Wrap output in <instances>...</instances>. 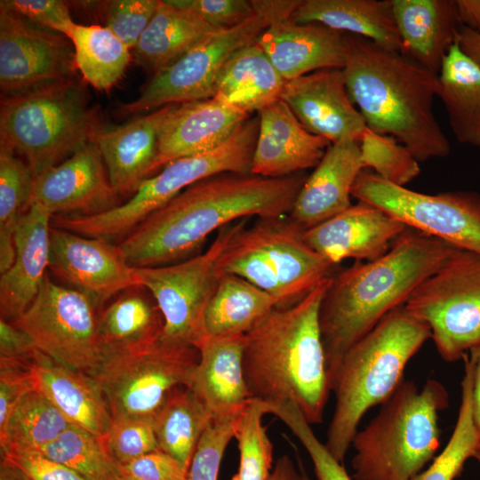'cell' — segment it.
<instances>
[{
	"label": "cell",
	"mask_w": 480,
	"mask_h": 480,
	"mask_svg": "<svg viewBox=\"0 0 480 480\" xmlns=\"http://www.w3.org/2000/svg\"><path fill=\"white\" fill-rule=\"evenodd\" d=\"M308 176L222 172L184 189L146 217L119 244L133 268L184 260L221 228L250 217L289 215Z\"/></svg>",
	"instance_id": "cell-1"
},
{
	"label": "cell",
	"mask_w": 480,
	"mask_h": 480,
	"mask_svg": "<svg viewBox=\"0 0 480 480\" xmlns=\"http://www.w3.org/2000/svg\"><path fill=\"white\" fill-rule=\"evenodd\" d=\"M457 249L407 228L381 257L356 261L332 275L319 310L331 389L347 350L388 313L403 307L413 290Z\"/></svg>",
	"instance_id": "cell-2"
},
{
	"label": "cell",
	"mask_w": 480,
	"mask_h": 480,
	"mask_svg": "<svg viewBox=\"0 0 480 480\" xmlns=\"http://www.w3.org/2000/svg\"><path fill=\"white\" fill-rule=\"evenodd\" d=\"M332 276L297 303L275 308L244 337L251 397L267 404L292 402L311 425L323 421L332 391L319 324Z\"/></svg>",
	"instance_id": "cell-3"
},
{
	"label": "cell",
	"mask_w": 480,
	"mask_h": 480,
	"mask_svg": "<svg viewBox=\"0 0 480 480\" xmlns=\"http://www.w3.org/2000/svg\"><path fill=\"white\" fill-rule=\"evenodd\" d=\"M348 94L372 132L394 137L418 162L449 155L433 111L438 76L399 52L345 34Z\"/></svg>",
	"instance_id": "cell-4"
},
{
	"label": "cell",
	"mask_w": 480,
	"mask_h": 480,
	"mask_svg": "<svg viewBox=\"0 0 480 480\" xmlns=\"http://www.w3.org/2000/svg\"><path fill=\"white\" fill-rule=\"evenodd\" d=\"M429 338V327L403 306L344 354L332 384L335 407L324 444L339 462L343 464L364 415L392 396L404 380L408 362Z\"/></svg>",
	"instance_id": "cell-5"
},
{
	"label": "cell",
	"mask_w": 480,
	"mask_h": 480,
	"mask_svg": "<svg viewBox=\"0 0 480 480\" xmlns=\"http://www.w3.org/2000/svg\"><path fill=\"white\" fill-rule=\"evenodd\" d=\"M448 404V392L438 380L428 379L419 388L404 380L353 438L352 479L413 478L436 457L442 435L438 414Z\"/></svg>",
	"instance_id": "cell-6"
},
{
	"label": "cell",
	"mask_w": 480,
	"mask_h": 480,
	"mask_svg": "<svg viewBox=\"0 0 480 480\" xmlns=\"http://www.w3.org/2000/svg\"><path fill=\"white\" fill-rule=\"evenodd\" d=\"M97 130L75 77L2 95L0 144L22 155L35 177L92 141Z\"/></svg>",
	"instance_id": "cell-7"
},
{
	"label": "cell",
	"mask_w": 480,
	"mask_h": 480,
	"mask_svg": "<svg viewBox=\"0 0 480 480\" xmlns=\"http://www.w3.org/2000/svg\"><path fill=\"white\" fill-rule=\"evenodd\" d=\"M244 225L218 260L220 276L243 277L273 296L277 307L297 303L332 276L334 265L305 240L289 215Z\"/></svg>",
	"instance_id": "cell-8"
},
{
	"label": "cell",
	"mask_w": 480,
	"mask_h": 480,
	"mask_svg": "<svg viewBox=\"0 0 480 480\" xmlns=\"http://www.w3.org/2000/svg\"><path fill=\"white\" fill-rule=\"evenodd\" d=\"M258 132V116L249 117L217 148L174 160L144 180L124 204L91 216H53L52 225L108 240L129 234L149 214L204 179L222 172L251 173Z\"/></svg>",
	"instance_id": "cell-9"
},
{
	"label": "cell",
	"mask_w": 480,
	"mask_h": 480,
	"mask_svg": "<svg viewBox=\"0 0 480 480\" xmlns=\"http://www.w3.org/2000/svg\"><path fill=\"white\" fill-rule=\"evenodd\" d=\"M199 353L193 346L163 339L105 350L89 375L106 400L112 420L154 416L178 388L189 387Z\"/></svg>",
	"instance_id": "cell-10"
},
{
	"label": "cell",
	"mask_w": 480,
	"mask_h": 480,
	"mask_svg": "<svg viewBox=\"0 0 480 480\" xmlns=\"http://www.w3.org/2000/svg\"><path fill=\"white\" fill-rule=\"evenodd\" d=\"M404 308L429 327L444 360L463 358L480 345V254L457 249L413 290Z\"/></svg>",
	"instance_id": "cell-11"
},
{
	"label": "cell",
	"mask_w": 480,
	"mask_h": 480,
	"mask_svg": "<svg viewBox=\"0 0 480 480\" xmlns=\"http://www.w3.org/2000/svg\"><path fill=\"white\" fill-rule=\"evenodd\" d=\"M248 220L221 228L203 253L168 265L136 268L140 286L152 295L162 314L163 339L196 348L207 336L204 316L220 277L218 260Z\"/></svg>",
	"instance_id": "cell-12"
},
{
	"label": "cell",
	"mask_w": 480,
	"mask_h": 480,
	"mask_svg": "<svg viewBox=\"0 0 480 480\" xmlns=\"http://www.w3.org/2000/svg\"><path fill=\"white\" fill-rule=\"evenodd\" d=\"M352 196L380 208L406 227L480 254V194L451 191L423 194L389 183L363 169Z\"/></svg>",
	"instance_id": "cell-13"
},
{
	"label": "cell",
	"mask_w": 480,
	"mask_h": 480,
	"mask_svg": "<svg viewBox=\"0 0 480 480\" xmlns=\"http://www.w3.org/2000/svg\"><path fill=\"white\" fill-rule=\"evenodd\" d=\"M95 308L87 295L53 282L47 274L34 301L12 323L41 353L90 375L103 356Z\"/></svg>",
	"instance_id": "cell-14"
},
{
	"label": "cell",
	"mask_w": 480,
	"mask_h": 480,
	"mask_svg": "<svg viewBox=\"0 0 480 480\" xmlns=\"http://www.w3.org/2000/svg\"><path fill=\"white\" fill-rule=\"evenodd\" d=\"M257 13L242 24L216 31L167 67L154 73L140 96L119 108L124 116L170 104L212 98L217 79L227 61L239 50L257 41L268 27Z\"/></svg>",
	"instance_id": "cell-15"
},
{
	"label": "cell",
	"mask_w": 480,
	"mask_h": 480,
	"mask_svg": "<svg viewBox=\"0 0 480 480\" xmlns=\"http://www.w3.org/2000/svg\"><path fill=\"white\" fill-rule=\"evenodd\" d=\"M74 48L64 35L0 4V88L4 95L74 78Z\"/></svg>",
	"instance_id": "cell-16"
},
{
	"label": "cell",
	"mask_w": 480,
	"mask_h": 480,
	"mask_svg": "<svg viewBox=\"0 0 480 480\" xmlns=\"http://www.w3.org/2000/svg\"><path fill=\"white\" fill-rule=\"evenodd\" d=\"M49 269L70 288L97 306L132 287L140 286L136 268L109 240L84 236L52 225Z\"/></svg>",
	"instance_id": "cell-17"
},
{
	"label": "cell",
	"mask_w": 480,
	"mask_h": 480,
	"mask_svg": "<svg viewBox=\"0 0 480 480\" xmlns=\"http://www.w3.org/2000/svg\"><path fill=\"white\" fill-rule=\"evenodd\" d=\"M118 196L100 150L90 141L35 177L30 204L42 205L53 216H91L119 205Z\"/></svg>",
	"instance_id": "cell-18"
},
{
	"label": "cell",
	"mask_w": 480,
	"mask_h": 480,
	"mask_svg": "<svg viewBox=\"0 0 480 480\" xmlns=\"http://www.w3.org/2000/svg\"><path fill=\"white\" fill-rule=\"evenodd\" d=\"M283 100L302 125L331 143L359 142L367 130L353 103L342 68H324L286 81Z\"/></svg>",
	"instance_id": "cell-19"
},
{
	"label": "cell",
	"mask_w": 480,
	"mask_h": 480,
	"mask_svg": "<svg viewBox=\"0 0 480 480\" xmlns=\"http://www.w3.org/2000/svg\"><path fill=\"white\" fill-rule=\"evenodd\" d=\"M408 227L380 208L358 201L305 230L307 243L332 265L345 259L374 260L388 252Z\"/></svg>",
	"instance_id": "cell-20"
},
{
	"label": "cell",
	"mask_w": 480,
	"mask_h": 480,
	"mask_svg": "<svg viewBox=\"0 0 480 480\" xmlns=\"http://www.w3.org/2000/svg\"><path fill=\"white\" fill-rule=\"evenodd\" d=\"M259 132L251 172L284 178L315 168L332 144L308 132L281 99L258 112Z\"/></svg>",
	"instance_id": "cell-21"
},
{
	"label": "cell",
	"mask_w": 480,
	"mask_h": 480,
	"mask_svg": "<svg viewBox=\"0 0 480 480\" xmlns=\"http://www.w3.org/2000/svg\"><path fill=\"white\" fill-rule=\"evenodd\" d=\"M249 117L215 98L173 104L160 130L152 175L174 160L217 148Z\"/></svg>",
	"instance_id": "cell-22"
},
{
	"label": "cell",
	"mask_w": 480,
	"mask_h": 480,
	"mask_svg": "<svg viewBox=\"0 0 480 480\" xmlns=\"http://www.w3.org/2000/svg\"><path fill=\"white\" fill-rule=\"evenodd\" d=\"M53 215L44 207L30 204L15 234V257L0 277L1 318L17 320L36 299L47 275Z\"/></svg>",
	"instance_id": "cell-23"
},
{
	"label": "cell",
	"mask_w": 480,
	"mask_h": 480,
	"mask_svg": "<svg viewBox=\"0 0 480 480\" xmlns=\"http://www.w3.org/2000/svg\"><path fill=\"white\" fill-rule=\"evenodd\" d=\"M257 43L285 81L345 64V33L319 23L274 22Z\"/></svg>",
	"instance_id": "cell-24"
},
{
	"label": "cell",
	"mask_w": 480,
	"mask_h": 480,
	"mask_svg": "<svg viewBox=\"0 0 480 480\" xmlns=\"http://www.w3.org/2000/svg\"><path fill=\"white\" fill-rule=\"evenodd\" d=\"M364 169L359 143H332L300 190L289 216L305 230L342 212L351 205V191Z\"/></svg>",
	"instance_id": "cell-25"
},
{
	"label": "cell",
	"mask_w": 480,
	"mask_h": 480,
	"mask_svg": "<svg viewBox=\"0 0 480 480\" xmlns=\"http://www.w3.org/2000/svg\"><path fill=\"white\" fill-rule=\"evenodd\" d=\"M173 104L110 130H97V146L111 185L120 195L134 194L152 176L160 130Z\"/></svg>",
	"instance_id": "cell-26"
},
{
	"label": "cell",
	"mask_w": 480,
	"mask_h": 480,
	"mask_svg": "<svg viewBox=\"0 0 480 480\" xmlns=\"http://www.w3.org/2000/svg\"><path fill=\"white\" fill-rule=\"evenodd\" d=\"M244 337L206 336L196 347L199 358L189 387L212 419L236 418L252 399L243 366Z\"/></svg>",
	"instance_id": "cell-27"
},
{
	"label": "cell",
	"mask_w": 480,
	"mask_h": 480,
	"mask_svg": "<svg viewBox=\"0 0 480 480\" xmlns=\"http://www.w3.org/2000/svg\"><path fill=\"white\" fill-rule=\"evenodd\" d=\"M30 374L34 390L51 402L74 426L103 437L112 418L97 383L36 350Z\"/></svg>",
	"instance_id": "cell-28"
},
{
	"label": "cell",
	"mask_w": 480,
	"mask_h": 480,
	"mask_svg": "<svg viewBox=\"0 0 480 480\" xmlns=\"http://www.w3.org/2000/svg\"><path fill=\"white\" fill-rule=\"evenodd\" d=\"M400 53L438 75L461 27L455 0H392Z\"/></svg>",
	"instance_id": "cell-29"
},
{
	"label": "cell",
	"mask_w": 480,
	"mask_h": 480,
	"mask_svg": "<svg viewBox=\"0 0 480 480\" xmlns=\"http://www.w3.org/2000/svg\"><path fill=\"white\" fill-rule=\"evenodd\" d=\"M297 23H319L399 52L392 0H300L292 13Z\"/></svg>",
	"instance_id": "cell-30"
},
{
	"label": "cell",
	"mask_w": 480,
	"mask_h": 480,
	"mask_svg": "<svg viewBox=\"0 0 480 480\" xmlns=\"http://www.w3.org/2000/svg\"><path fill=\"white\" fill-rule=\"evenodd\" d=\"M285 83L256 41L227 61L212 98L252 115L280 99Z\"/></svg>",
	"instance_id": "cell-31"
},
{
	"label": "cell",
	"mask_w": 480,
	"mask_h": 480,
	"mask_svg": "<svg viewBox=\"0 0 480 480\" xmlns=\"http://www.w3.org/2000/svg\"><path fill=\"white\" fill-rule=\"evenodd\" d=\"M222 30L192 12L160 0L149 24L134 48L136 61L156 73L174 62L209 35Z\"/></svg>",
	"instance_id": "cell-32"
},
{
	"label": "cell",
	"mask_w": 480,
	"mask_h": 480,
	"mask_svg": "<svg viewBox=\"0 0 480 480\" xmlns=\"http://www.w3.org/2000/svg\"><path fill=\"white\" fill-rule=\"evenodd\" d=\"M437 76V96L443 101L456 140L480 147V67L455 42Z\"/></svg>",
	"instance_id": "cell-33"
},
{
	"label": "cell",
	"mask_w": 480,
	"mask_h": 480,
	"mask_svg": "<svg viewBox=\"0 0 480 480\" xmlns=\"http://www.w3.org/2000/svg\"><path fill=\"white\" fill-rule=\"evenodd\" d=\"M276 307L273 296L243 277L221 275L205 312L206 335H245Z\"/></svg>",
	"instance_id": "cell-34"
},
{
	"label": "cell",
	"mask_w": 480,
	"mask_h": 480,
	"mask_svg": "<svg viewBox=\"0 0 480 480\" xmlns=\"http://www.w3.org/2000/svg\"><path fill=\"white\" fill-rule=\"evenodd\" d=\"M142 286L121 293L98 318L103 351L132 348L160 337L164 319L154 298Z\"/></svg>",
	"instance_id": "cell-35"
},
{
	"label": "cell",
	"mask_w": 480,
	"mask_h": 480,
	"mask_svg": "<svg viewBox=\"0 0 480 480\" xmlns=\"http://www.w3.org/2000/svg\"><path fill=\"white\" fill-rule=\"evenodd\" d=\"M153 417L159 450L188 469L196 447L212 420L204 403L191 387H182Z\"/></svg>",
	"instance_id": "cell-36"
},
{
	"label": "cell",
	"mask_w": 480,
	"mask_h": 480,
	"mask_svg": "<svg viewBox=\"0 0 480 480\" xmlns=\"http://www.w3.org/2000/svg\"><path fill=\"white\" fill-rule=\"evenodd\" d=\"M68 38L74 48L76 68L85 82L106 91L121 79L130 61V48L109 28L76 23Z\"/></svg>",
	"instance_id": "cell-37"
},
{
	"label": "cell",
	"mask_w": 480,
	"mask_h": 480,
	"mask_svg": "<svg viewBox=\"0 0 480 480\" xmlns=\"http://www.w3.org/2000/svg\"><path fill=\"white\" fill-rule=\"evenodd\" d=\"M72 424L43 395L31 390L0 430L1 454L38 452Z\"/></svg>",
	"instance_id": "cell-38"
},
{
	"label": "cell",
	"mask_w": 480,
	"mask_h": 480,
	"mask_svg": "<svg viewBox=\"0 0 480 480\" xmlns=\"http://www.w3.org/2000/svg\"><path fill=\"white\" fill-rule=\"evenodd\" d=\"M35 175L15 152L0 144V273L15 257V234L30 204Z\"/></svg>",
	"instance_id": "cell-39"
},
{
	"label": "cell",
	"mask_w": 480,
	"mask_h": 480,
	"mask_svg": "<svg viewBox=\"0 0 480 480\" xmlns=\"http://www.w3.org/2000/svg\"><path fill=\"white\" fill-rule=\"evenodd\" d=\"M465 373L461 381V400L452 436L428 468L411 480H455L466 461L480 451V436L473 418L472 390L475 362L470 354L464 356Z\"/></svg>",
	"instance_id": "cell-40"
},
{
	"label": "cell",
	"mask_w": 480,
	"mask_h": 480,
	"mask_svg": "<svg viewBox=\"0 0 480 480\" xmlns=\"http://www.w3.org/2000/svg\"><path fill=\"white\" fill-rule=\"evenodd\" d=\"M77 472L87 480H117L120 464L110 455L103 437L70 426L38 452Z\"/></svg>",
	"instance_id": "cell-41"
},
{
	"label": "cell",
	"mask_w": 480,
	"mask_h": 480,
	"mask_svg": "<svg viewBox=\"0 0 480 480\" xmlns=\"http://www.w3.org/2000/svg\"><path fill=\"white\" fill-rule=\"evenodd\" d=\"M268 414L264 402L252 398L238 414L235 437L239 466L231 480H268L272 471L273 444L262 418Z\"/></svg>",
	"instance_id": "cell-42"
},
{
	"label": "cell",
	"mask_w": 480,
	"mask_h": 480,
	"mask_svg": "<svg viewBox=\"0 0 480 480\" xmlns=\"http://www.w3.org/2000/svg\"><path fill=\"white\" fill-rule=\"evenodd\" d=\"M358 143L364 169H373V172L382 180L404 187L419 176V162L394 137L367 128Z\"/></svg>",
	"instance_id": "cell-43"
},
{
	"label": "cell",
	"mask_w": 480,
	"mask_h": 480,
	"mask_svg": "<svg viewBox=\"0 0 480 480\" xmlns=\"http://www.w3.org/2000/svg\"><path fill=\"white\" fill-rule=\"evenodd\" d=\"M270 414L283 421L303 445L313 463L316 480H352L343 464L316 437L311 424L294 403L272 404Z\"/></svg>",
	"instance_id": "cell-44"
},
{
	"label": "cell",
	"mask_w": 480,
	"mask_h": 480,
	"mask_svg": "<svg viewBox=\"0 0 480 480\" xmlns=\"http://www.w3.org/2000/svg\"><path fill=\"white\" fill-rule=\"evenodd\" d=\"M103 439L110 455L120 465L159 450L153 416L112 420Z\"/></svg>",
	"instance_id": "cell-45"
},
{
	"label": "cell",
	"mask_w": 480,
	"mask_h": 480,
	"mask_svg": "<svg viewBox=\"0 0 480 480\" xmlns=\"http://www.w3.org/2000/svg\"><path fill=\"white\" fill-rule=\"evenodd\" d=\"M236 418L212 419L193 453L187 480H218L225 451L235 437Z\"/></svg>",
	"instance_id": "cell-46"
},
{
	"label": "cell",
	"mask_w": 480,
	"mask_h": 480,
	"mask_svg": "<svg viewBox=\"0 0 480 480\" xmlns=\"http://www.w3.org/2000/svg\"><path fill=\"white\" fill-rule=\"evenodd\" d=\"M159 0H111L101 2L105 27L130 49H134L154 16Z\"/></svg>",
	"instance_id": "cell-47"
},
{
	"label": "cell",
	"mask_w": 480,
	"mask_h": 480,
	"mask_svg": "<svg viewBox=\"0 0 480 480\" xmlns=\"http://www.w3.org/2000/svg\"><path fill=\"white\" fill-rule=\"evenodd\" d=\"M170 2L192 12L209 25L220 29L236 27L255 13L251 0H170Z\"/></svg>",
	"instance_id": "cell-48"
},
{
	"label": "cell",
	"mask_w": 480,
	"mask_h": 480,
	"mask_svg": "<svg viewBox=\"0 0 480 480\" xmlns=\"http://www.w3.org/2000/svg\"><path fill=\"white\" fill-rule=\"evenodd\" d=\"M0 4L31 22L67 37L75 26L68 4L60 0H1Z\"/></svg>",
	"instance_id": "cell-49"
},
{
	"label": "cell",
	"mask_w": 480,
	"mask_h": 480,
	"mask_svg": "<svg viewBox=\"0 0 480 480\" xmlns=\"http://www.w3.org/2000/svg\"><path fill=\"white\" fill-rule=\"evenodd\" d=\"M31 362L0 358V430L6 425L19 402L34 389Z\"/></svg>",
	"instance_id": "cell-50"
},
{
	"label": "cell",
	"mask_w": 480,
	"mask_h": 480,
	"mask_svg": "<svg viewBox=\"0 0 480 480\" xmlns=\"http://www.w3.org/2000/svg\"><path fill=\"white\" fill-rule=\"evenodd\" d=\"M132 480H187L188 469L166 452L156 450L120 465Z\"/></svg>",
	"instance_id": "cell-51"
},
{
	"label": "cell",
	"mask_w": 480,
	"mask_h": 480,
	"mask_svg": "<svg viewBox=\"0 0 480 480\" xmlns=\"http://www.w3.org/2000/svg\"><path fill=\"white\" fill-rule=\"evenodd\" d=\"M20 468L30 480H87L67 466L39 452H12L1 454Z\"/></svg>",
	"instance_id": "cell-52"
},
{
	"label": "cell",
	"mask_w": 480,
	"mask_h": 480,
	"mask_svg": "<svg viewBox=\"0 0 480 480\" xmlns=\"http://www.w3.org/2000/svg\"><path fill=\"white\" fill-rule=\"evenodd\" d=\"M37 348L31 338L12 322L0 319V358L30 362Z\"/></svg>",
	"instance_id": "cell-53"
},
{
	"label": "cell",
	"mask_w": 480,
	"mask_h": 480,
	"mask_svg": "<svg viewBox=\"0 0 480 480\" xmlns=\"http://www.w3.org/2000/svg\"><path fill=\"white\" fill-rule=\"evenodd\" d=\"M251 3L254 12L271 24L291 19L300 0H251Z\"/></svg>",
	"instance_id": "cell-54"
},
{
	"label": "cell",
	"mask_w": 480,
	"mask_h": 480,
	"mask_svg": "<svg viewBox=\"0 0 480 480\" xmlns=\"http://www.w3.org/2000/svg\"><path fill=\"white\" fill-rule=\"evenodd\" d=\"M461 26L480 35V0H455Z\"/></svg>",
	"instance_id": "cell-55"
},
{
	"label": "cell",
	"mask_w": 480,
	"mask_h": 480,
	"mask_svg": "<svg viewBox=\"0 0 480 480\" xmlns=\"http://www.w3.org/2000/svg\"><path fill=\"white\" fill-rule=\"evenodd\" d=\"M455 42L460 50L480 67V35L461 26Z\"/></svg>",
	"instance_id": "cell-56"
},
{
	"label": "cell",
	"mask_w": 480,
	"mask_h": 480,
	"mask_svg": "<svg viewBox=\"0 0 480 480\" xmlns=\"http://www.w3.org/2000/svg\"><path fill=\"white\" fill-rule=\"evenodd\" d=\"M268 480H303L301 470L287 454L279 457Z\"/></svg>",
	"instance_id": "cell-57"
},
{
	"label": "cell",
	"mask_w": 480,
	"mask_h": 480,
	"mask_svg": "<svg viewBox=\"0 0 480 480\" xmlns=\"http://www.w3.org/2000/svg\"><path fill=\"white\" fill-rule=\"evenodd\" d=\"M468 353L472 356L475 362L472 407L474 423L480 436V345L470 349Z\"/></svg>",
	"instance_id": "cell-58"
},
{
	"label": "cell",
	"mask_w": 480,
	"mask_h": 480,
	"mask_svg": "<svg viewBox=\"0 0 480 480\" xmlns=\"http://www.w3.org/2000/svg\"><path fill=\"white\" fill-rule=\"evenodd\" d=\"M0 480H30L28 476L14 464L1 457Z\"/></svg>",
	"instance_id": "cell-59"
},
{
	"label": "cell",
	"mask_w": 480,
	"mask_h": 480,
	"mask_svg": "<svg viewBox=\"0 0 480 480\" xmlns=\"http://www.w3.org/2000/svg\"><path fill=\"white\" fill-rule=\"evenodd\" d=\"M299 466H300V468L301 473H302L303 480H312V479L308 476V475L307 474V472H306V470H305V468H304V467H303V465H302V463H301L300 460L299 461Z\"/></svg>",
	"instance_id": "cell-60"
},
{
	"label": "cell",
	"mask_w": 480,
	"mask_h": 480,
	"mask_svg": "<svg viewBox=\"0 0 480 480\" xmlns=\"http://www.w3.org/2000/svg\"><path fill=\"white\" fill-rule=\"evenodd\" d=\"M474 459H476L480 464V451L475 455Z\"/></svg>",
	"instance_id": "cell-61"
},
{
	"label": "cell",
	"mask_w": 480,
	"mask_h": 480,
	"mask_svg": "<svg viewBox=\"0 0 480 480\" xmlns=\"http://www.w3.org/2000/svg\"><path fill=\"white\" fill-rule=\"evenodd\" d=\"M117 480H132V479H130V478H128V477H126V476H123V475L121 474V476L118 477Z\"/></svg>",
	"instance_id": "cell-62"
}]
</instances>
